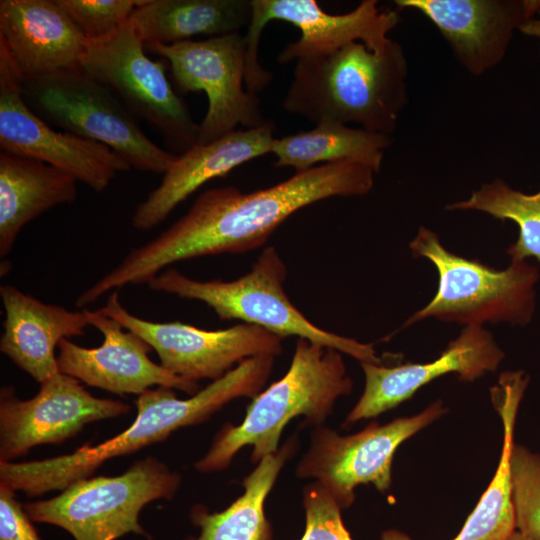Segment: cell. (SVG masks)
Returning <instances> with one entry per match:
<instances>
[{"label": "cell", "instance_id": "obj_1", "mask_svg": "<svg viewBox=\"0 0 540 540\" xmlns=\"http://www.w3.org/2000/svg\"><path fill=\"white\" fill-rule=\"evenodd\" d=\"M375 173L362 163L342 161L315 166L250 193L234 186L205 190L184 215L86 288L83 298L92 304L124 286L147 284L176 262L260 248L300 209L332 197L366 195Z\"/></svg>", "mask_w": 540, "mask_h": 540}, {"label": "cell", "instance_id": "obj_2", "mask_svg": "<svg viewBox=\"0 0 540 540\" xmlns=\"http://www.w3.org/2000/svg\"><path fill=\"white\" fill-rule=\"evenodd\" d=\"M274 359L268 355L248 358L187 399L178 398L173 388H150L138 395L136 418L120 434L53 458L17 463L0 461V485L29 497L62 491L92 476L107 460L161 442L179 428L205 422L232 400L253 399L269 379Z\"/></svg>", "mask_w": 540, "mask_h": 540}, {"label": "cell", "instance_id": "obj_3", "mask_svg": "<svg viewBox=\"0 0 540 540\" xmlns=\"http://www.w3.org/2000/svg\"><path fill=\"white\" fill-rule=\"evenodd\" d=\"M283 109L311 122L354 123L390 135L408 104V61L391 39L378 52L352 42L295 61Z\"/></svg>", "mask_w": 540, "mask_h": 540}, {"label": "cell", "instance_id": "obj_4", "mask_svg": "<svg viewBox=\"0 0 540 540\" xmlns=\"http://www.w3.org/2000/svg\"><path fill=\"white\" fill-rule=\"evenodd\" d=\"M352 389L340 351L298 338L287 373L252 399L241 424L227 423L220 429L195 469L224 470L245 446H252L251 461L259 463L279 449L281 433L291 419L304 416V425L323 426L338 398Z\"/></svg>", "mask_w": 540, "mask_h": 540}, {"label": "cell", "instance_id": "obj_5", "mask_svg": "<svg viewBox=\"0 0 540 540\" xmlns=\"http://www.w3.org/2000/svg\"><path fill=\"white\" fill-rule=\"evenodd\" d=\"M287 267L274 246L265 247L251 270L231 281H200L168 267L146 285L158 292L197 300L221 320H240L283 338L297 336L334 348L362 362L381 364L372 343L326 331L312 323L288 298Z\"/></svg>", "mask_w": 540, "mask_h": 540}, {"label": "cell", "instance_id": "obj_6", "mask_svg": "<svg viewBox=\"0 0 540 540\" xmlns=\"http://www.w3.org/2000/svg\"><path fill=\"white\" fill-rule=\"evenodd\" d=\"M409 247L414 257L428 259L438 272L432 300L404 323L410 326L427 318L482 326L485 322L527 325L535 309L538 268L525 261H511L497 270L475 259L447 250L439 236L420 227Z\"/></svg>", "mask_w": 540, "mask_h": 540}, {"label": "cell", "instance_id": "obj_7", "mask_svg": "<svg viewBox=\"0 0 540 540\" xmlns=\"http://www.w3.org/2000/svg\"><path fill=\"white\" fill-rule=\"evenodd\" d=\"M181 476L154 456L137 460L123 474L78 480L60 495L23 505L33 522L58 526L75 540H115L128 533L149 534L139 514L157 499L171 500Z\"/></svg>", "mask_w": 540, "mask_h": 540}, {"label": "cell", "instance_id": "obj_8", "mask_svg": "<svg viewBox=\"0 0 540 540\" xmlns=\"http://www.w3.org/2000/svg\"><path fill=\"white\" fill-rule=\"evenodd\" d=\"M27 106L50 126L102 143L131 168L164 174L177 155L152 142L106 86L81 69L22 80Z\"/></svg>", "mask_w": 540, "mask_h": 540}, {"label": "cell", "instance_id": "obj_9", "mask_svg": "<svg viewBox=\"0 0 540 540\" xmlns=\"http://www.w3.org/2000/svg\"><path fill=\"white\" fill-rule=\"evenodd\" d=\"M154 61L129 19L114 33L89 41L80 68L110 89L128 111L158 132L180 155L198 143L199 124L167 78V61Z\"/></svg>", "mask_w": 540, "mask_h": 540}, {"label": "cell", "instance_id": "obj_10", "mask_svg": "<svg viewBox=\"0 0 540 540\" xmlns=\"http://www.w3.org/2000/svg\"><path fill=\"white\" fill-rule=\"evenodd\" d=\"M251 5V20L244 35L245 87L253 94L264 90L273 78L258 61L260 35L270 21H284L300 31L299 39L279 53L277 60L281 64L328 54L352 42H360L374 52L381 51L391 40L390 31L399 23V14L380 9L376 0H363L344 14H330L315 0H251Z\"/></svg>", "mask_w": 540, "mask_h": 540}, {"label": "cell", "instance_id": "obj_11", "mask_svg": "<svg viewBox=\"0 0 540 540\" xmlns=\"http://www.w3.org/2000/svg\"><path fill=\"white\" fill-rule=\"evenodd\" d=\"M169 63L179 94L203 91L207 112L199 123L198 143L207 144L236 130L264 125L256 94L245 90L247 44L239 32L174 44L145 45Z\"/></svg>", "mask_w": 540, "mask_h": 540}, {"label": "cell", "instance_id": "obj_12", "mask_svg": "<svg viewBox=\"0 0 540 540\" xmlns=\"http://www.w3.org/2000/svg\"><path fill=\"white\" fill-rule=\"evenodd\" d=\"M100 311L141 337L156 351L163 368L193 383L217 380L248 358L276 357L283 351V337L248 323L205 330L182 322L142 319L121 304L118 290L110 292Z\"/></svg>", "mask_w": 540, "mask_h": 540}, {"label": "cell", "instance_id": "obj_13", "mask_svg": "<svg viewBox=\"0 0 540 540\" xmlns=\"http://www.w3.org/2000/svg\"><path fill=\"white\" fill-rule=\"evenodd\" d=\"M445 411L437 401L417 415L384 425L372 422L350 436H340L324 426L316 427L310 446L297 465L296 475L316 479L342 509L347 508L360 484L372 483L381 492L387 490L396 449Z\"/></svg>", "mask_w": 540, "mask_h": 540}, {"label": "cell", "instance_id": "obj_14", "mask_svg": "<svg viewBox=\"0 0 540 540\" xmlns=\"http://www.w3.org/2000/svg\"><path fill=\"white\" fill-rule=\"evenodd\" d=\"M22 79L0 43V147L39 160L72 175L95 192H103L130 165L108 146L56 131L25 103Z\"/></svg>", "mask_w": 540, "mask_h": 540}, {"label": "cell", "instance_id": "obj_15", "mask_svg": "<svg viewBox=\"0 0 540 540\" xmlns=\"http://www.w3.org/2000/svg\"><path fill=\"white\" fill-rule=\"evenodd\" d=\"M129 411V404L95 397L79 380L60 371L28 400L5 386L0 390V461L11 462L37 445L61 444L89 423Z\"/></svg>", "mask_w": 540, "mask_h": 540}, {"label": "cell", "instance_id": "obj_16", "mask_svg": "<svg viewBox=\"0 0 540 540\" xmlns=\"http://www.w3.org/2000/svg\"><path fill=\"white\" fill-rule=\"evenodd\" d=\"M82 310L89 325L100 331L104 339L95 348L82 347L69 339L61 340L57 356L61 373L117 395H140L153 386L178 389L190 396L200 390L198 383L174 375L153 362L148 356L152 348L100 309Z\"/></svg>", "mask_w": 540, "mask_h": 540}, {"label": "cell", "instance_id": "obj_17", "mask_svg": "<svg viewBox=\"0 0 540 540\" xmlns=\"http://www.w3.org/2000/svg\"><path fill=\"white\" fill-rule=\"evenodd\" d=\"M427 17L456 61L480 77L504 59L514 33L531 19L540 0H396Z\"/></svg>", "mask_w": 540, "mask_h": 540}, {"label": "cell", "instance_id": "obj_18", "mask_svg": "<svg viewBox=\"0 0 540 540\" xmlns=\"http://www.w3.org/2000/svg\"><path fill=\"white\" fill-rule=\"evenodd\" d=\"M504 358L493 336L482 326H466L435 360L384 366L362 362L364 391L347 415L344 426L378 416L410 399L432 380L448 373H457L464 381H473L497 369Z\"/></svg>", "mask_w": 540, "mask_h": 540}, {"label": "cell", "instance_id": "obj_19", "mask_svg": "<svg viewBox=\"0 0 540 540\" xmlns=\"http://www.w3.org/2000/svg\"><path fill=\"white\" fill-rule=\"evenodd\" d=\"M88 42L57 0L0 1V43L22 80L81 69Z\"/></svg>", "mask_w": 540, "mask_h": 540}, {"label": "cell", "instance_id": "obj_20", "mask_svg": "<svg viewBox=\"0 0 540 540\" xmlns=\"http://www.w3.org/2000/svg\"><path fill=\"white\" fill-rule=\"evenodd\" d=\"M274 129V123L268 120L260 127L235 130L213 142L196 144L177 155L160 184L136 207L132 226L139 231L153 229L207 182L271 153Z\"/></svg>", "mask_w": 540, "mask_h": 540}, {"label": "cell", "instance_id": "obj_21", "mask_svg": "<svg viewBox=\"0 0 540 540\" xmlns=\"http://www.w3.org/2000/svg\"><path fill=\"white\" fill-rule=\"evenodd\" d=\"M5 318L0 351L40 384L59 372L55 349L82 336L89 323L83 310L47 304L13 285L0 286Z\"/></svg>", "mask_w": 540, "mask_h": 540}, {"label": "cell", "instance_id": "obj_22", "mask_svg": "<svg viewBox=\"0 0 540 540\" xmlns=\"http://www.w3.org/2000/svg\"><path fill=\"white\" fill-rule=\"evenodd\" d=\"M77 180L32 158L0 152V256L12 250L22 228L49 209L77 198Z\"/></svg>", "mask_w": 540, "mask_h": 540}, {"label": "cell", "instance_id": "obj_23", "mask_svg": "<svg viewBox=\"0 0 540 540\" xmlns=\"http://www.w3.org/2000/svg\"><path fill=\"white\" fill-rule=\"evenodd\" d=\"M492 388V400L504 426V439L496 473L453 540H506L516 530L512 495L510 454L514 445V425L519 403L528 385L521 371L506 372ZM381 540H411L397 530H387Z\"/></svg>", "mask_w": 540, "mask_h": 540}, {"label": "cell", "instance_id": "obj_24", "mask_svg": "<svg viewBox=\"0 0 540 540\" xmlns=\"http://www.w3.org/2000/svg\"><path fill=\"white\" fill-rule=\"evenodd\" d=\"M251 15V0H141L129 21L145 45L174 44L238 32Z\"/></svg>", "mask_w": 540, "mask_h": 540}, {"label": "cell", "instance_id": "obj_25", "mask_svg": "<svg viewBox=\"0 0 540 540\" xmlns=\"http://www.w3.org/2000/svg\"><path fill=\"white\" fill-rule=\"evenodd\" d=\"M296 450L297 440L291 438L275 453L265 456L244 478L243 494L225 510L210 513L202 505L193 506L190 516L200 534L185 540H272L265 500L283 465Z\"/></svg>", "mask_w": 540, "mask_h": 540}, {"label": "cell", "instance_id": "obj_26", "mask_svg": "<svg viewBox=\"0 0 540 540\" xmlns=\"http://www.w3.org/2000/svg\"><path fill=\"white\" fill-rule=\"evenodd\" d=\"M390 135L353 128L338 122H322L310 130L275 138L271 153L277 167L294 168L295 173L316 164L353 161L379 172Z\"/></svg>", "mask_w": 540, "mask_h": 540}, {"label": "cell", "instance_id": "obj_27", "mask_svg": "<svg viewBox=\"0 0 540 540\" xmlns=\"http://www.w3.org/2000/svg\"><path fill=\"white\" fill-rule=\"evenodd\" d=\"M446 209L476 210L501 221L515 222L519 235L507 254L512 261L534 257L540 262V191L525 194L497 178L482 184L468 199L446 205Z\"/></svg>", "mask_w": 540, "mask_h": 540}, {"label": "cell", "instance_id": "obj_28", "mask_svg": "<svg viewBox=\"0 0 540 540\" xmlns=\"http://www.w3.org/2000/svg\"><path fill=\"white\" fill-rule=\"evenodd\" d=\"M510 473L517 531L540 540V454L514 444Z\"/></svg>", "mask_w": 540, "mask_h": 540}, {"label": "cell", "instance_id": "obj_29", "mask_svg": "<svg viewBox=\"0 0 540 540\" xmlns=\"http://www.w3.org/2000/svg\"><path fill=\"white\" fill-rule=\"evenodd\" d=\"M89 41L114 33L141 0H57Z\"/></svg>", "mask_w": 540, "mask_h": 540}, {"label": "cell", "instance_id": "obj_30", "mask_svg": "<svg viewBox=\"0 0 540 540\" xmlns=\"http://www.w3.org/2000/svg\"><path fill=\"white\" fill-rule=\"evenodd\" d=\"M303 505L306 526L300 540H352L342 520V508L320 483L304 488Z\"/></svg>", "mask_w": 540, "mask_h": 540}, {"label": "cell", "instance_id": "obj_31", "mask_svg": "<svg viewBox=\"0 0 540 540\" xmlns=\"http://www.w3.org/2000/svg\"><path fill=\"white\" fill-rule=\"evenodd\" d=\"M31 522L15 492L0 485V540H40Z\"/></svg>", "mask_w": 540, "mask_h": 540}, {"label": "cell", "instance_id": "obj_32", "mask_svg": "<svg viewBox=\"0 0 540 540\" xmlns=\"http://www.w3.org/2000/svg\"><path fill=\"white\" fill-rule=\"evenodd\" d=\"M519 31L529 37L540 40V4L535 15L527 20L519 29Z\"/></svg>", "mask_w": 540, "mask_h": 540}, {"label": "cell", "instance_id": "obj_33", "mask_svg": "<svg viewBox=\"0 0 540 540\" xmlns=\"http://www.w3.org/2000/svg\"><path fill=\"white\" fill-rule=\"evenodd\" d=\"M506 540H529L519 531L515 530Z\"/></svg>", "mask_w": 540, "mask_h": 540}]
</instances>
